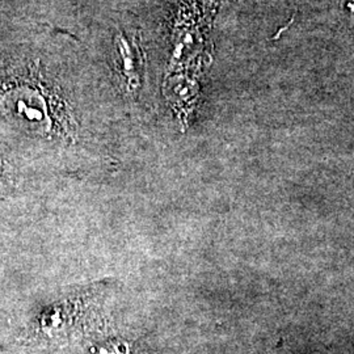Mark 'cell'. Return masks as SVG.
Instances as JSON below:
<instances>
[{
    "label": "cell",
    "instance_id": "6da1fadb",
    "mask_svg": "<svg viewBox=\"0 0 354 354\" xmlns=\"http://www.w3.org/2000/svg\"><path fill=\"white\" fill-rule=\"evenodd\" d=\"M165 95L183 124H187L197 99L196 82L183 75L171 76L165 84Z\"/></svg>",
    "mask_w": 354,
    "mask_h": 354
},
{
    "label": "cell",
    "instance_id": "7a4b0ae2",
    "mask_svg": "<svg viewBox=\"0 0 354 354\" xmlns=\"http://www.w3.org/2000/svg\"><path fill=\"white\" fill-rule=\"evenodd\" d=\"M114 45L118 57L120 71L127 82V91L136 92L140 87L142 58L140 49L124 33H118L115 36Z\"/></svg>",
    "mask_w": 354,
    "mask_h": 354
},
{
    "label": "cell",
    "instance_id": "3957f363",
    "mask_svg": "<svg viewBox=\"0 0 354 354\" xmlns=\"http://www.w3.org/2000/svg\"><path fill=\"white\" fill-rule=\"evenodd\" d=\"M6 102L12 106L13 112L19 114L29 124L46 127V108L44 99L30 89H17L11 92Z\"/></svg>",
    "mask_w": 354,
    "mask_h": 354
}]
</instances>
